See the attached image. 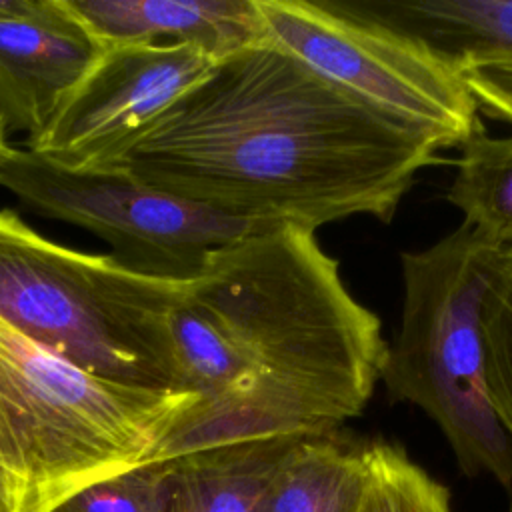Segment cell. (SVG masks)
<instances>
[{"instance_id": "obj_1", "label": "cell", "mask_w": 512, "mask_h": 512, "mask_svg": "<svg viewBox=\"0 0 512 512\" xmlns=\"http://www.w3.org/2000/svg\"><path fill=\"white\" fill-rule=\"evenodd\" d=\"M184 392L150 462L330 436L370 402L388 356L378 316L310 230L262 226L212 252L172 318Z\"/></svg>"}, {"instance_id": "obj_2", "label": "cell", "mask_w": 512, "mask_h": 512, "mask_svg": "<svg viewBox=\"0 0 512 512\" xmlns=\"http://www.w3.org/2000/svg\"><path fill=\"white\" fill-rule=\"evenodd\" d=\"M440 162L436 142L262 40L218 60L112 168L226 216L316 232L358 214L388 224Z\"/></svg>"}, {"instance_id": "obj_3", "label": "cell", "mask_w": 512, "mask_h": 512, "mask_svg": "<svg viewBox=\"0 0 512 512\" xmlns=\"http://www.w3.org/2000/svg\"><path fill=\"white\" fill-rule=\"evenodd\" d=\"M192 400L92 376L0 316V512H50L148 464Z\"/></svg>"}, {"instance_id": "obj_4", "label": "cell", "mask_w": 512, "mask_h": 512, "mask_svg": "<svg viewBox=\"0 0 512 512\" xmlns=\"http://www.w3.org/2000/svg\"><path fill=\"white\" fill-rule=\"evenodd\" d=\"M184 286L60 246L0 210V316L92 376L188 394L172 332Z\"/></svg>"}, {"instance_id": "obj_5", "label": "cell", "mask_w": 512, "mask_h": 512, "mask_svg": "<svg viewBox=\"0 0 512 512\" xmlns=\"http://www.w3.org/2000/svg\"><path fill=\"white\" fill-rule=\"evenodd\" d=\"M498 246L462 222L424 250L402 252V318L382 382L392 400L422 408L460 470L512 486V438L488 392L482 300Z\"/></svg>"}, {"instance_id": "obj_6", "label": "cell", "mask_w": 512, "mask_h": 512, "mask_svg": "<svg viewBox=\"0 0 512 512\" xmlns=\"http://www.w3.org/2000/svg\"><path fill=\"white\" fill-rule=\"evenodd\" d=\"M256 6L268 42L440 150L460 146L480 124L458 64L424 42L344 12L334 0Z\"/></svg>"}, {"instance_id": "obj_7", "label": "cell", "mask_w": 512, "mask_h": 512, "mask_svg": "<svg viewBox=\"0 0 512 512\" xmlns=\"http://www.w3.org/2000/svg\"><path fill=\"white\" fill-rule=\"evenodd\" d=\"M0 188L32 214L96 234L124 268L170 282L194 280L212 252L262 228L162 192L122 168L70 170L10 142L0 148Z\"/></svg>"}, {"instance_id": "obj_8", "label": "cell", "mask_w": 512, "mask_h": 512, "mask_svg": "<svg viewBox=\"0 0 512 512\" xmlns=\"http://www.w3.org/2000/svg\"><path fill=\"white\" fill-rule=\"evenodd\" d=\"M216 64L184 44L104 48L24 146L70 170L112 168L126 148Z\"/></svg>"}, {"instance_id": "obj_9", "label": "cell", "mask_w": 512, "mask_h": 512, "mask_svg": "<svg viewBox=\"0 0 512 512\" xmlns=\"http://www.w3.org/2000/svg\"><path fill=\"white\" fill-rule=\"evenodd\" d=\"M102 48L64 0H0V128L36 138Z\"/></svg>"}, {"instance_id": "obj_10", "label": "cell", "mask_w": 512, "mask_h": 512, "mask_svg": "<svg viewBox=\"0 0 512 512\" xmlns=\"http://www.w3.org/2000/svg\"><path fill=\"white\" fill-rule=\"evenodd\" d=\"M104 50L184 44L216 62L264 38L256 0H64Z\"/></svg>"}, {"instance_id": "obj_11", "label": "cell", "mask_w": 512, "mask_h": 512, "mask_svg": "<svg viewBox=\"0 0 512 512\" xmlns=\"http://www.w3.org/2000/svg\"><path fill=\"white\" fill-rule=\"evenodd\" d=\"M338 8L424 42L458 62L512 54V0H348Z\"/></svg>"}, {"instance_id": "obj_12", "label": "cell", "mask_w": 512, "mask_h": 512, "mask_svg": "<svg viewBox=\"0 0 512 512\" xmlns=\"http://www.w3.org/2000/svg\"><path fill=\"white\" fill-rule=\"evenodd\" d=\"M294 442H244L170 460V512H268L272 478Z\"/></svg>"}, {"instance_id": "obj_13", "label": "cell", "mask_w": 512, "mask_h": 512, "mask_svg": "<svg viewBox=\"0 0 512 512\" xmlns=\"http://www.w3.org/2000/svg\"><path fill=\"white\" fill-rule=\"evenodd\" d=\"M366 476V444H344L334 434L302 438L276 468L268 512H358Z\"/></svg>"}, {"instance_id": "obj_14", "label": "cell", "mask_w": 512, "mask_h": 512, "mask_svg": "<svg viewBox=\"0 0 512 512\" xmlns=\"http://www.w3.org/2000/svg\"><path fill=\"white\" fill-rule=\"evenodd\" d=\"M446 200L464 222L498 246L512 244V136H490L482 122L458 146Z\"/></svg>"}, {"instance_id": "obj_15", "label": "cell", "mask_w": 512, "mask_h": 512, "mask_svg": "<svg viewBox=\"0 0 512 512\" xmlns=\"http://www.w3.org/2000/svg\"><path fill=\"white\" fill-rule=\"evenodd\" d=\"M368 476L358 512H452L446 486L390 442L366 444Z\"/></svg>"}, {"instance_id": "obj_16", "label": "cell", "mask_w": 512, "mask_h": 512, "mask_svg": "<svg viewBox=\"0 0 512 512\" xmlns=\"http://www.w3.org/2000/svg\"><path fill=\"white\" fill-rule=\"evenodd\" d=\"M482 330L490 400L512 438V244L502 246L492 264L482 300Z\"/></svg>"}, {"instance_id": "obj_17", "label": "cell", "mask_w": 512, "mask_h": 512, "mask_svg": "<svg viewBox=\"0 0 512 512\" xmlns=\"http://www.w3.org/2000/svg\"><path fill=\"white\" fill-rule=\"evenodd\" d=\"M172 464L150 462L102 478L50 512H170Z\"/></svg>"}, {"instance_id": "obj_18", "label": "cell", "mask_w": 512, "mask_h": 512, "mask_svg": "<svg viewBox=\"0 0 512 512\" xmlns=\"http://www.w3.org/2000/svg\"><path fill=\"white\" fill-rule=\"evenodd\" d=\"M456 64L478 108L512 124V54L468 56Z\"/></svg>"}, {"instance_id": "obj_19", "label": "cell", "mask_w": 512, "mask_h": 512, "mask_svg": "<svg viewBox=\"0 0 512 512\" xmlns=\"http://www.w3.org/2000/svg\"><path fill=\"white\" fill-rule=\"evenodd\" d=\"M6 142H8V136H6V132L0 128V148H2Z\"/></svg>"}]
</instances>
